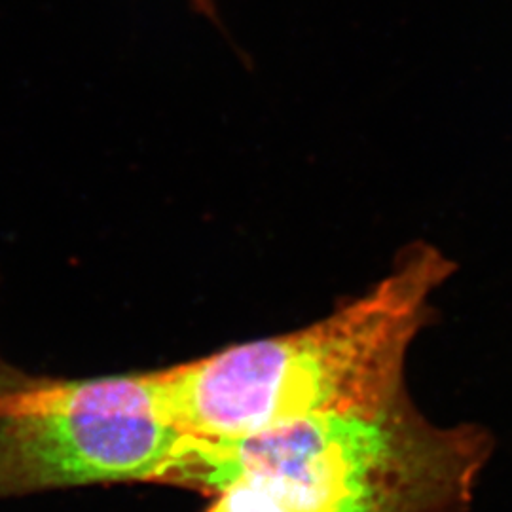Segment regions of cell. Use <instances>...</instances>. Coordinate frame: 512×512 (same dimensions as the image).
Masks as SVG:
<instances>
[{"label": "cell", "instance_id": "obj_5", "mask_svg": "<svg viewBox=\"0 0 512 512\" xmlns=\"http://www.w3.org/2000/svg\"><path fill=\"white\" fill-rule=\"evenodd\" d=\"M37 382L38 380L23 376L16 368L6 365L0 359V406L6 403V401H10L12 397L19 395L21 391L33 387Z\"/></svg>", "mask_w": 512, "mask_h": 512}, {"label": "cell", "instance_id": "obj_1", "mask_svg": "<svg viewBox=\"0 0 512 512\" xmlns=\"http://www.w3.org/2000/svg\"><path fill=\"white\" fill-rule=\"evenodd\" d=\"M452 270L433 247L408 249L372 291L306 329L156 372L167 418L192 439L220 442L384 408L404 395L406 351Z\"/></svg>", "mask_w": 512, "mask_h": 512}, {"label": "cell", "instance_id": "obj_2", "mask_svg": "<svg viewBox=\"0 0 512 512\" xmlns=\"http://www.w3.org/2000/svg\"><path fill=\"white\" fill-rule=\"evenodd\" d=\"M190 437L156 372L40 382L0 406V497L128 480L169 482Z\"/></svg>", "mask_w": 512, "mask_h": 512}, {"label": "cell", "instance_id": "obj_3", "mask_svg": "<svg viewBox=\"0 0 512 512\" xmlns=\"http://www.w3.org/2000/svg\"><path fill=\"white\" fill-rule=\"evenodd\" d=\"M256 448L304 476L334 512H456L471 499L488 440L440 429L406 397L370 412L325 414L253 435Z\"/></svg>", "mask_w": 512, "mask_h": 512}, {"label": "cell", "instance_id": "obj_4", "mask_svg": "<svg viewBox=\"0 0 512 512\" xmlns=\"http://www.w3.org/2000/svg\"><path fill=\"white\" fill-rule=\"evenodd\" d=\"M207 512H327L289 476L264 467H239Z\"/></svg>", "mask_w": 512, "mask_h": 512}]
</instances>
